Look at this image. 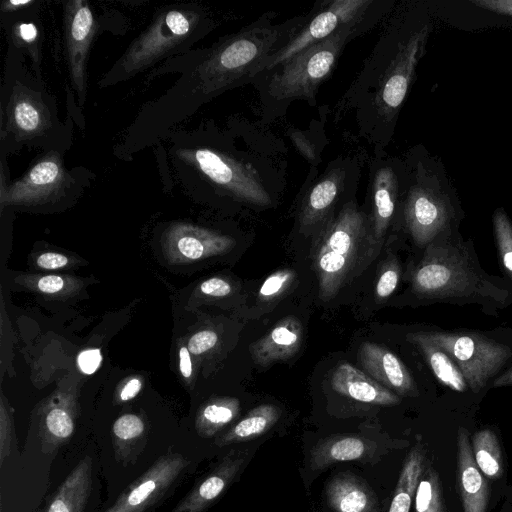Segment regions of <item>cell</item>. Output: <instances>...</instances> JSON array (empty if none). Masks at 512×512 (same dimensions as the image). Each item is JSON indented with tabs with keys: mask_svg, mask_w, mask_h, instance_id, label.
<instances>
[{
	"mask_svg": "<svg viewBox=\"0 0 512 512\" xmlns=\"http://www.w3.org/2000/svg\"><path fill=\"white\" fill-rule=\"evenodd\" d=\"M512 385V368L497 377L493 382V387H502Z\"/></svg>",
	"mask_w": 512,
	"mask_h": 512,
	"instance_id": "cell-48",
	"label": "cell"
},
{
	"mask_svg": "<svg viewBox=\"0 0 512 512\" xmlns=\"http://www.w3.org/2000/svg\"><path fill=\"white\" fill-rule=\"evenodd\" d=\"M493 226L501 263L512 279V224L503 210L495 211Z\"/></svg>",
	"mask_w": 512,
	"mask_h": 512,
	"instance_id": "cell-33",
	"label": "cell"
},
{
	"mask_svg": "<svg viewBox=\"0 0 512 512\" xmlns=\"http://www.w3.org/2000/svg\"><path fill=\"white\" fill-rule=\"evenodd\" d=\"M358 358L369 376L384 387L404 396L415 393L416 385L410 372L386 347L364 342L359 348Z\"/></svg>",
	"mask_w": 512,
	"mask_h": 512,
	"instance_id": "cell-16",
	"label": "cell"
},
{
	"mask_svg": "<svg viewBox=\"0 0 512 512\" xmlns=\"http://www.w3.org/2000/svg\"><path fill=\"white\" fill-rule=\"evenodd\" d=\"M397 178L389 167L379 169L373 181L372 237L380 246L390 225L397 198Z\"/></svg>",
	"mask_w": 512,
	"mask_h": 512,
	"instance_id": "cell-24",
	"label": "cell"
},
{
	"mask_svg": "<svg viewBox=\"0 0 512 512\" xmlns=\"http://www.w3.org/2000/svg\"><path fill=\"white\" fill-rule=\"evenodd\" d=\"M296 277L292 269H281L270 274L262 283L258 291L261 302L276 300L291 286Z\"/></svg>",
	"mask_w": 512,
	"mask_h": 512,
	"instance_id": "cell-34",
	"label": "cell"
},
{
	"mask_svg": "<svg viewBox=\"0 0 512 512\" xmlns=\"http://www.w3.org/2000/svg\"><path fill=\"white\" fill-rule=\"evenodd\" d=\"M329 506L335 512H378V501L373 490L362 479L341 474L326 486Z\"/></svg>",
	"mask_w": 512,
	"mask_h": 512,
	"instance_id": "cell-21",
	"label": "cell"
},
{
	"mask_svg": "<svg viewBox=\"0 0 512 512\" xmlns=\"http://www.w3.org/2000/svg\"><path fill=\"white\" fill-rule=\"evenodd\" d=\"M166 252L173 261H194L230 251L235 241L212 230L190 224H176L164 238Z\"/></svg>",
	"mask_w": 512,
	"mask_h": 512,
	"instance_id": "cell-14",
	"label": "cell"
},
{
	"mask_svg": "<svg viewBox=\"0 0 512 512\" xmlns=\"http://www.w3.org/2000/svg\"><path fill=\"white\" fill-rule=\"evenodd\" d=\"M199 15L191 10H167L130 45L119 61L120 72L130 76L140 72L187 41Z\"/></svg>",
	"mask_w": 512,
	"mask_h": 512,
	"instance_id": "cell-6",
	"label": "cell"
},
{
	"mask_svg": "<svg viewBox=\"0 0 512 512\" xmlns=\"http://www.w3.org/2000/svg\"><path fill=\"white\" fill-rule=\"evenodd\" d=\"M407 339L418 347L441 383L457 392L467 391L469 387L460 368L443 349L430 341L423 332L410 333Z\"/></svg>",
	"mask_w": 512,
	"mask_h": 512,
	"instance_id": "cell-25",
	"label": "cell"
},
{
	"mask_svg": "<svg viewBox=\"0 0 512 512\" xmlns=\"http://www.w3.org/2000/svg\"><path fill=\"white\" fill-rule=\"evenodd\" d=\"M240 403L236 398H221L206 404L196 418L197 433L205 438L214 436L239 414Z\"/></svg>",
	"mask_w": 512,
	"mask_h": 512,
	"instance_id": "cell-31",
	"label": "cell"
},
{
	"mask_svg": "<svg viewBox=\"0 0 512 512\" xmlns=\"http://www.w3.org/2000/svg\"><path fill=\"white\" fill-rule=\"evenodd\" d=\"M13 38L19 46L27 48L30 52L34 53L38 39V30L31 22L17 23L13 27Z\"/></svg>",
	"mask_w": 512,
	"mask_h": 512,
	"instance_id": "cell-37",
	"label": "cell"
},
{
	"mask_svg": "<svg viewBox=\"0 0 512 512\" xmlns=\"http://www.w3.org/2000/svg\"><path fill=\"white\" fill-rule=\"evenodd\" d=\"M65 42L69 74L79 101L86 96V64L96 32V21L86 1H69L65 7Z\"/></svg>",
	"mask_w": 512,
	"mask_h": 512,
	"instance_id": "cell-10",
	"label": "cell"
},
{
	"mask_svg": "<svg viewBox=\"0 0 512 512\" xmlns=\"http://www.w3.org/2000/svg\"><path fill=\"white\" fill-rule=\"evenodd\" d=\"M425 451L416 444L408 453L388 512H409L424 469Z\"/></svg>",
	"mask_w": 512,
	"mask_h": 512,
	"instance_id": "cell-28",
	"label": "cell"
},
{
	"mask_svg": "<svg viewBox=\"0 0 512 512\" xmlns=\"http://www.w3.org/2000/svg\"><path fill=\"white\" fill-rule=\"evenodd\" d=\"M7 123L10 131L20 139L42 135L50 126V116L40 97L32 91L14 89L7 105Z\"/></svg>",
	"mask_w": 512,
	"mask_h": 512,
	"instance_id": "cell-20",
	"label": "cell"
},
{
	"mask_svg": "<svg viewBox=\"0 0 512 512\" xmlns=\"http://www.w3.org/2000/svg\"><path fill=\"white\" fill-rule=\"evenodd\" d=\"M142 388V382L139 378L130 379L121 389L119 399L122 402L129 401L137 396Z\"/></svg>",
	"mask_w": 512,
	"mask_h": 512,
	"instance_id": "cell-44",
	"label": "cell"
},
{
	"mask_svg": "<svg viewBox=\"0 0 512 512\" xmlns=\"http://www.w3.org/2000/svg\"><path fill=\"white\" fill-rule=\"evenodd\" d=\"M301 24L293 21L272 25L269 20H259L224 41L199 66L203 94L232 88L260 73L264 62L290 40Z\"/></svg>",
	"mask_w": 512,
	"mask_h": 512,
	"instance_id": "cell-2",
	"label": "cell"
},
{
	"mask_svg": "<svg viewBox=\"0 0 512 512\" xmlns=\"http://www.w3.org/2000/svg\"><path fill=\"white\" fill-rule=\"evenodd\" d=\"M400 279V266L396 259H389L383 266L376 283L378 300L388 298L397 288Z\"/></svg>",
	"mask_w": 512,
	"mask_h": 512,
	"instance_id": "cell-35",
	"label": "cell"
},
{
	"mask_svg": "<svg viewBox=\"0 0 512 512\" xmlns=\"http://www.w3.org/2000/svg\"><path fill=\"white\" fill-rule=\"evenodd\" d=\"M32 3H33V1H29V0H10V1H4L2 3V11H7V12L14 11V10H17V9L22 8L24 6L30 5Z\"/></svg>",
	"mask_w": 512,
	"mask_h": 512,
	"instance_id": "cell-47",
	"label": "cell"
},
{
	"mask_svg": "<svg viewBox=\"0 0 512 512\" xmlns=\"http://www.w3.org/2000/svg\"><path fill=\"white\" fill-rule=\"evenodd\" d=\"M424 335L454 360L475 393L485 387L512 354L508 346L475 333L433 331Z\"/></svg>",
	"mask_w": 512,
	"mask_h": 512,
	"instance_id": "cell-5",
	"label": "cell"
},
{
	"mask_svg": "<svg viewBox=\"0 0 512 512\" xmlns=\"http://www.w3.org/2000/svg\"><path fill=\"white\" fill-rule=\"evenodd\" d=\"M303 328L294 316L281 319L268 333L249 345L256 364L268 367L274 362L294 356L302 345Z\"/></svg>",
	"mask_w": 512,
	"mask_h": 512,
	"instance_id": "cell-18",
	"label": "cell"
},
{
	"mask_svg": "<svg viewBox=\"0 0 512 512\" xmlns=\"http://www.w3.org/2000/svg\"><path fill=\"white\" fill-rule=\"evenodd\" d=\"M344 177L343 170L334 169L311 187L300 212L302 227L311 228L328 221L327 216L341 192Z\"/></svg>",
	"mask_w": 512,
	"mask_h": 512,
	"instance_id": "cell-23",
	"label": "cell"
},
{
	"mask_svg": "<svg viewBox=\"0 0 512 512\" xmlns=\"http://www.w3.org/2000/svg\"><path fill=\"white\" fill-rule=\"evenodd\" d=\"M465 252L448 244L428 245L411 275L414 292L429 299L497 298L505 292L492 287Z\"/></svg>",
	"mask_w": 512,
	"mask_h": 512,
	"instance_id": "cell-3",
	"label": "cell"
},
{
	"mask_svg": "<svg viewBox=\"0 0 512 512\" xmlns=\"http://www.w3.org/2000/svg\"><path fill=\"white\" fill-rule=\"evenodd\" d=\"M472 452L483 475L499 479L503 474L502 451L496 434L491 429H482L472 437Z\"/></svg>",
	"mask_w": 512,
	"mask_h": 512,
	"instance_id": "cell-30",
	"label": "cell"
},
{
	"mask_svg": "<svg viewBox=\"0 0 512 512\" xmlns=\"http://www.w3.org/2000/svg\"><path fill=\"white\" fill-rule=\"evenodd\" d=\"M427 33L425 26L400 46L382 79L377 102L386 116L395 114L404 101L422 54Z\"/></svg>",
	"mask_w": 512,
	"mask_h": 512,
	"instance_id": "cell-12",
	"label": "cell"
},
{
	"mask_svg": "<svg viewBox=\"0 0 512 512\" xmlns=\"http://www.w3.org/2000/svg\"><path fill=\"white\" fill-rule=\"evenodd\" d=\"M200 291L208 296L224 297L231 293L232 286L223 278L212 277L201 283Z\"/></svg>",
	"mask_w": 512,
	"mask_h": 512,
	"instance_id": "cell-40",
	"label": "cell"
},
{
	"mask_svg": "<svg viewBox=\"0 0 512 512\" xmlns=\"http://www.w3.org/2000/svg\"><path fill=\"white\" fill-rule=\"evenodd\" d=\"M188 464V459L180 453L168 452L160 456L106 512L148 511L168 492Z\"/></svg>",
	"mask_w": 512,
	"mask_h": 512,
	"instance_id": "cell-9",
	"label": "cell"
},
{
	"mask_svg": "<svg viewBox=\"0 0 512 512\" xmlns=\"http://www.w3.org/2000/svg\"><path fill=\"white\" fill-rule=\"evenodd\" d=\"M449 219V207L438 193L423 187L410 190L405 206V220L409 234L418 247L430 245L445 229Z\"/></svg>",
	"mask_w": 512,
	"mask_h": 512,
	"instance_id": "cell-13",
	"label": "cell"
},
{
	"mask_svg": "<svg viewBox=\"0 0 512 512\" xmlns=\"http://www.w3.org/2000/svg\"><path fill=\"white\" fill-rule=\"evenodd\" d=\"M471 3L479 8L512 17V0H473Z\"/></svg>",
	"mask_w": 512,
	"mask_h": 512,
	"instance_id": "cell-41",
	"label": "cell"
},
{
	"mask_svg": "<svg viewBox=\"0 0 512 512\" xmlns=\"http://www.w3.org/2000/svg\"><path fill=\"white\" fill-rule=\"evenodd\" d=\"M457 475L464 512H487L489 485L475 462L468 431L463 427L457 433Z\"/></svg>",
	"mask_w": 512,
	"mask_h": 512,
	"instance_id": "cell-17",
	"label": "cell"
},
{
	"mask_svg": "<svg viewBox=\"0 0 512 512\" xmlns=\"http://www.w3.org/2000/svg\"><path fill=\"white\" fill-rule=\"evenodd\" d=\"M370 449L371 444L358 436H336L314 448L310 464L314 470H320L336 462L364 458Z\"/></svg>",
	"mask_w": 512,
	"mask_h": 512,
	"instance_id": "cell-26",
	"label": "cell"
},
{
	"mask_svg": "<svg viewBox=\"0 0 512 512\" xmlns=\"http://www.w3.org/2000/svg\"><path fill=\"white\" fill-rule=\"evenodd\" d=\"M298 150L308 159H315V151L310 141L305 138L301 133L293 134L291 136Z\"/></svg>",
	"mask_w": 512,
	"mask_h": 512,
	"instance_id": "cell-45",
	"label": "cell"
},
{
	"mask_svg": "<svg viewBox=\"0 0 512 512\" xmlns=\"http://www.w3.org/2000/svg\"><path fill=\"white\" fill-rule=\"evenodd\" d=\"M182 155L210 181L236 198L258 206L270 204L263 183L249 166L209 148L185 150Z\"/></svg>",
	"mask_w": 512,
	"mask_h": 512,
	"instance_id": "cell-7",
	"label": "cell"
},
{
	"mask_svg": "<svg viewBox=\"0 0 512 512\" xmlns=\"http://www.w3.org/2000/svg\"><path fill=\"white\" fill-rule=\"evenodd\" d=\"M331 386L337 393L363 403L393 406L400 402L397 394L350 363L339 364L334 369Z\"/></svg>",
	"mask_w": 512,
	"mask_h": 512,
	"instance_id": "cell-19",
	"label": "cell"
},
{
	"mask_svg": "<svg viewBox=\"0 0 512 512\" xmlns=\"http://www.w3.org/2000/svg\"><path fill=\"white\" fill-rule=\"evenodd\" d=\"M179 368L181 375L189 379L192 375V362L190 352L187 347L182 346L179 350Z\"/></svg>",
	"mask_w": 512,
	"mask_h": 512,
	"instance_id": "cell-46",
	"label": "cell"
},
{
	"mask_svg": "<svg viewBox=\"0 0 512 512\" xmlns=\"http://www.w3.org/2000/svg\"><path fill=\"white\" fill-rule=\"evenodd\" d=\"M146 425L143 419L132 413L118 417L112 426L113 447L118 461L128 462L143 449L139 444L144 439Z\"/></svg>",
	"mask_w": 512,
	"mask_h": 512,
	"instance_id": "cell-29",
	"label": "cell"
},
{
	"mask_svg": "<svg viewBox=\"0 0 512 512\" xmlns=\"http://www.w3.org/2000/svg\"><path fill=\"white\" fill-rule=\"evenodd\" d=\"M101 362L102 354L99 348L83 350L77 357L78 368L86 375L96 372Z\"/></svg>",
	"mask_w": 512,
	"mask_h": 512,
	"instance_id": "cell-39",
	"label": "cell"
},
{
	"mask_svg": "<svg viewBox=\"0 0 512 512\" xmlns=\"http://www.w3.org/2000/svg\"><path fill=\"white\" fill-rule=\"evenodd\" d=\"M247 456V451L228 453L170 512H205L234 481Z\"/></svg>",
	"mask_w": 512,
	"mask_h": 512,
	"instance_id": "cell-15",
	"label": "cell"
},
{
	"mask_svg": "<svg viewBox=\"0 0 512 512\" xmlns=\"http://www.w3.org/2000/svg\"><path fill=\"white\" fill-rule=\"evenodd\" d=\"M65 280L59 275H46L38 279L36 286L45 294H56L65 287Z\"/></svg>",
	"mask_w": 512,
	"mask_h": 512,
	"instance_id": "cell-43",
	"label": "cell"
},
{
	"mask_svg": "<svg viewBox=\"0 0 512 512\" xmlns=\"http://www.w3.org/2000/svg\"><path fill=\"white\" fill-rule=\"evenodd\" d=\"M358 24L342 27L278 66L270 78V95L276 100L314 97L320 83L331 73L344 45L355 34Z\"/></svg>",
	"mask_w": 512,
	"mask_h": 512,
	"instance_id": "cell-4",
	"label": "cell"
},
{
	"mask_svg": "<svg viewBox=\"0 0 512 512\" xmlns=\"http://www.w3.org/2000/svg\"><path fill=\"white\" fill-rule=\"evenodd\" d=\"M218 342V335L212 330H203L194 334L188 341V350L194 355L203 354Z\"/></svg>",
	"mask_w": 512,
	"mask_h": 512,
	"instance_id": "cell-38",
	"label": "cell"
},
{
	"mask_svg": "<svg viewBox=\"0 0 512 512\" xmlns=\"http://www.w3.org/2000/svg\"><path fill=\"white\" fill-rule=\"evenodd\" d=\"M92 458L85 456L58 487L45 512H84L92 490Z\"/></svg>",
	"mask_w": 512,
	"mask_h": 512,
	"instance_id": "cell-22",
	"label": "cell"
},
{
	"mask_svg": "<svg viewBox=\"0 0 512 512\" xmlns=\"http://www.w3.org/2000/svg\"><path fill=\"white\" fill-rule=\"evenodd\" d=\"M371 3L368 0H337L329 3L270 56L261 66L260 72L280 66L301 50L327 38L346 25L359 23Z\"/></svg>",
	"mask_w": 512,
	"mask_h": 512,
	"instance_id": "cell-8",
	"label": "cell"
},
{
	"mask_svg": "<svg viewBox=\"0 0 512 512\" xmlns=\"http://www.w3.org/2000/svg\"><path fill=\"white\" fill-rule=\"evenodd\" d=\"M69 184L60 158L46 155L6 191L2 201L13 205H33L57 197Z\"/></svg>",
	"mask_w": 512,
	"mask_h": 512,
	"instance_id": "cell-11",
	"label": "cell"
},
{
	"mask_svg": "<svg viewBox=\"0 0 512 512\" xmlns=\"http://www.w3.org/2000/svg\"><path fill=\"white\" fill-rule=\"evenodd\" d=\"M416 512H446L442 486L438 473L432 466L423 469L416 493Z\"/></svg>",
	"mask_w": 512,
	"mask_h": 512,
	"instance_id": "cell-32",
	"label": "cell"
},
{
	"mask_svg": "<svg viewBox=\"0 0 512 512\" xmlns=\"http://www.w3.org/2000/svg\"><path fill=\"white\" fill-rule=\"evenodd\" d=\"M281 410L272 404H261L219 437L215 444L219 447L252 440L270 430L279 420Z\"/></svg>",
	"mask_w": 512,
	"mask_h": 512,
	"instance_id": "cell-27",
	"label": "cell"
},
{
	"mask_svg": "<svg viewBox=\"0 0 512 512\" xmlns=\"http://www.w3.org/2000/svg\"><path fill=\"white\" fill-rule=\"evenodd\" d=\"M68 262L67 256L56 252H45L36 260L38 267L48 270L63 268Z\"/></svg>",
	"mask_w": 512,
	"mask_h": 512,
	"instance_id": "cell-42",
	"label": "cell"
},
{
	"mask_svg": "<svg viewBox=\"0 0 512 512\" xmlns=\"http://www.w3.org/2000/svg\"><path fill=\"white\" fill-rule=\"evenodd\" d=\"M14 440L13 422L10 410L5 405L4 400L1 402L0 413V465L4 464L7 457L10 456Z\"/></svg>",
	"mask_w": 512,
	"mask_h": 512,
	"instance_id": "cell-36",
	"label": "cell"
},
{
	"mask_svg": "<svg viewBox=\"0 0 512 512\" xmlns=\"http://www.w3.org/2000/svg\"><path fill=\"white\" fill-rule=\"evenodd\" d=\"M375 246L370 222L353 202L330 217L317 234L311 253L320 298L333 299L365 267Z\"/></svg>",
	"mask_w": 512,
	"mask_h": 512,
	"instance_id": "cell-1",
	"label": "cell"
}]
</instances>
